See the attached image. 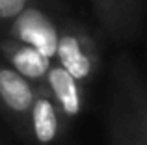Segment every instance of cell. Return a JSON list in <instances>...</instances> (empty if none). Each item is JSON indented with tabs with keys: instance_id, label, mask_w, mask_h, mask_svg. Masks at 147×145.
<instances>
[{
	"instance_id": "6da1fadb",
	"label": "cell",
	"mask_w": 147,
	"mask_h": 145,
	"mask_svg": "<svg viewBox=\"0 0 147 145\" xmlns=\"http://www.w3.org/2000/svg\"><path fill=\"white\" fill-rule=\"evenodd\" d=\"M106 125L110 145H147L145 84L129 56L115 60Z\"/></svg>"
},
{
	"instance_id": "7a4b0ae2",
	"label": "cell",
	"mask_w": 147,
	"mask_h": 145,
	"mask_svg": "<svg viewBox=\"0 0 147 145\" xmlns=\"http://www.w3.org/2000/svg\"><path fill=\"white\" fill-rule=\"evenodd\" d=\"M52 62L67 71L86 91L93 84L99 72L100 54L93 36L82 22L75 19L58 22V45Z\"/></svg>"
},
{
	"instance_id": "3957f363",
	"label": "cell",
	"mask_w": 147,
	"mask_h": 145,
	"mask_svg": "<svg viewBox=\"0 0 147 145\" xmlns=\"http://www.w3.org/2000/svg\"><path fill=\"white\" fill-rule=\"evenodd\" d=\"M9 39L36 48L49 60H54L58 45V22L39 4H30L4 28Z\"/></svg>"
},
{
	"instance_id": "277c9868",
	"label": "cell",
	"mask_w": 147,
	"mask_h": 145,
	"mask_svg": "<svg viewBox=\"0 0 147 145\" xmlns=\"http://www.w3.org/2000/svg\"><path fill=\"white\" fill-rule=\"evenodd\" d=\"M71 125L65 121L61 110L54 102L45 84L36 86V95L28 113L26 140L36 145H58L65 138Z\"/></svg>"
},
{
	"instance_id": "5b68a950",
	"label": "cell",
	"mask_w": 147,
	"mask_h": 145,
	"mask_svg": "<svg viewBox=\"0 0 147 145\" xmlns=\"http://www.w3.org/2000/svg\"><path fill=\"white\" fill-rule=\"evenodd\" d=\"M34 95L36 86L0 60V112L22 138H26L28 130V113Z\"/></svg>"
},
{
	"instance_id": "8992f818",
	"label": "cell",
	"mask_w": 147,
	"mask_h": 145,
	"mask_svg": "<svg viewBox=\"0 0 147 145\" xmlns=\"http://www.w3.org/2000/svg\"><path fill=\"white\" fill-rule=\"evenodd\" d=\"M45 86L50 91L54 102L61 110L65 121L73 125L80 117L86 102V89L73 78L65 69H61L56 62L50 63L47 76H45Z\"/></svg>"
},
{
	"instance_id": "52a82bcc",
	"label": "cell",
	"mask_w": 147,
	"mask_h": 145,
	"mask_svg": "<svg viewBox=\"0 0 147 145\" xmlns=\"http://www.w3.org/2000/svg\"><path fill=\"white\" fill-rule=\"evenodd\" d=\"M0 60L7 63L15 72L24 76L34 86H39L45 82L47 71L52 60L45 58L36 48L28 47L24 43H19L9 37H0Z\"/></svg>"
},
{
	"instance_id": "ba28073f",
	"label": "cell",
	"mask_w": 147,
	"mask_h": 145,
	"mask_svg": "<svg viewBox=\"0 0 147 145\" xmlns=\"http://www.w3.org/2000/svg\"><path fill=\"white\" fill-rule=\"evenodd\" d=\"M95 11V17L110 37L121 41V13H119V0H90Z\"/></svg>"
},
{
	"instance_id": "9c48e42d",
	"label": "cell",
	"mask_w": 147,
	"mask_h": 145,
	"mask_svg": "<svg viewBox=\"0 0 147 145\" xmlns=\"http://www.w3.org/2000/svg\"><path fill=\"white\" fill-rule=\"evenodd\" d=\"M144 6L145 0H119L123 39H130L138 32L144 19Z\"/></svg>"
},
{
	"instance_id": "30bf717a",
	"label": "cell",
	"mask_w": 147,
	"mask_h": 145,
	"mask_svg": "<svg viewBox=\"0 0 147 145\" xmlns=\"http://www.w3.org/2000/svg\"><path fill=\"white\" fill-rule=\"evenodd\" d=\"M34 2L36 0H0V30L4 32V28Z\"/></svg>"
}]
</instances>
